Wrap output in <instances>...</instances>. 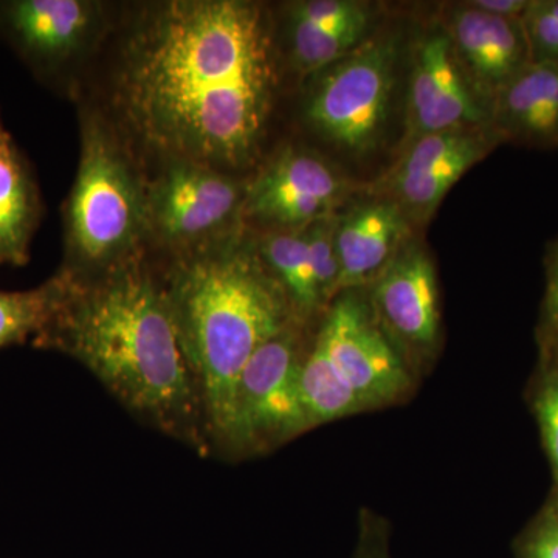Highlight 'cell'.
I'll return each instance as SVG.
<instances>
[{
    "label": "cell",
    "instance_id": "277c9868",
    "mask_svg": "<svg viewBox=\"0 0 558 558\" xmlns=\"http://www.w3.org/2000/svg\"><path fill=\"white\" fill-rule=\"evenodd\" d=\"M70 277H97L142 256L148 236L146 185L116 132L97 116L81 126L78 172L64 208Z\"/></svg>",
    "mask_w": 558,
    "mask_h": 558
},
{
    "label": "cell",
    "instance_id": "8992f818",
    "mask_svg": "<svg viewBox=\"0 0 558 558\" xmlns=\"http://www.w3.org/2000/svg\"><path fill=\"white\" fill-rule=\"evenodd\" d=\"M396 57L395 40H363L322 70L306 101L311 126L349 153L376 149L387 126Z\"/></svg>",
    "mask_w": 558,
    "mask_h": 558
},
{
    "label": "cell",
    "instance_id": "d6986e66",
    "mask_svg": "<svg viewBox=\"0 0 558 558\" xmlns=\"http://www.w3.org/2000/svg\"><path fill=\"white\" fill-rule=\"evenodd\" d=\"M300 389L311 432L330 422L365 413L357 396L333 368L318 340L317 329L301 368Z\"/></svg>",
    "mask_w": 558,
    "mask_h": 558
},
{
    "label": "cell",
    "instance_id": "f546056e",
    "mask_svg": "<svg viewBox=\"0 0 558 558\" xmlns=\"http://www.w3.org/2000/svg\"><path fill=\"white\" fill-rule=\"evenodd\" d=\"M538 359L553 360L558 363V333L548 343L538 348Z\"/></svg>",
    "mask_w": 558,
    "mask_h": 558
},
{
    "label": "cell",
    "instance_id": "cb8c5ba5",
    "mask_svg": "<svg viewBox=\"0 0 558 558\" xmlns=\"http://www.w3.org/2000/svg\"><path fill=\"white\" fill-rule=\"evenodd\" d=\"M513 558H558V502L548 494L512 542Z\"/></svg>",
    "mask_w": 558,
    "mask_h": 558
},
{
    "label": "cell",
    "instance_id": "484cf974",
    "mask_svg": "<svg viewBox=\"0 0 558 558\" xmlns=\"http://www.w3.org/2000/svg\"><path fill=\"white\" fill-rule=\"evenodd\" d=\"M292 20L318 27H368L369 7L354 0H307L293 7Z\"/></svg>",
    "mask_w": 558,
    "mask_h": 558
},
{
    "label": "cell",
    "instance_id": "3957f363",
    "mask_svg": "<svg viewBox=\"0 0 558 558\" xmlns=\"http://www.w3.org/2000/svg\"><path fill=\"white\" fill-rule=\"evenodd\" d=\"M167 288L199 380L211 453L226 457L242 371L299 315L256 245L244 244L236 233L182 253Z\"/></svg>",
    "mask_w": 558,
    "mask_h": 558
},
{
    "label": "cell",
    "instance_id": "5b68a950",
    "mask_svg": "<svg viewBox=\"0 0 558 558\" xmlns=\"http://www.w3.org/2000/svg\"><path fill=\"white\" fill-rule=\"evenodd\" d=\"M315 329L310 323L293 322L248 360L234 392L226 457H260L311 432L300 377Z\"/></svg>",
    "mask_w": 558,
    "mask_h": 558
},
{
    "label": "cell",
    "instance_id": "7a4b0ae2",
    "mask_svg": "<svg viewBox=\"0 0 558 558\" xmlns=\"http://www.w3.org/2000/svg\"><path fill=\"white\" fill-rule=\"evenodd\" d=\"M32 344L76 360L132 416L211 454L199 380L167 281L142 256L97 277H70L60 310Z\"/></svg>",
    "mask_w": 558,
    "mask_h": 558
},
{
    "label": "cell",
    "instance_id": "30bf717a",
    "mask_svg": "<svg viewBox=\"0 0 558 558\" xmlns=\"http://www.w3.org/2000/svg\"><path fill=\"white\" fill-rule=\"evenodd\" d=\"M501 142L505 138L494 124L416 140L385 180L388 199L398 204L409 220L427 219L459 179Z\"/></svg>",
    "mask_w": 558,
    "mask_h": 558
},
{
    "label": "cell",
    "instance_id": "44dd1931",
    "mask_svg": "<svg viewBox=\"0 0 558 558\" xmlns=\"http://www.w3.org/2000/svg\"><path fill=\"white\" fill-rule=\"evenodd\" d=\"M363 25L355 27H318L307 22L292 20L290 46L292 58L300 69L306 72L325 70L337 61L343 60L352 50L357 49L366 35Z\"/></svg>",
    "mask_w": 558,
    "mask_h": 558
},
{
    "label": "cell",
    "instance_id": "9a60e30c",
    "mask_svg": "<svg viewBox=\"0 0 558 558\" xmlns=\"http://www.w3.org/2000/svg\"><path fill=\"white\" fill-rule=\"evenodd\" d=\"M407 242L409 218L398 204L385 197L359 205L337 219L339 293L368 289Z\"/></svg>",
    "mask_w": 558,
    "mask_h": 558
},
{
    "label": "cell",
    "instance_id": "52a82bcc",
    "mask_svg": "<svg viewBox=\"0 0 558 558\" xmlns=\"http://www.w3.org/2000/svg\"><path fill=\"white\" fill-rule=\"evenodd\" d=\"M317 337L365 413L405 405L416 395L421 384L374 318L365 289L340 292L319 319Z\"/></svg>",
    "mask_w": 558,
    "mask_h": 558
},
{
    "label": "cell",
    "instance_id": "e0dca14e",
    "mask_svg": "<svg viewBox=\"0 0 558 558\" xmlns=\"http://www.w3.org/2000/svg\"><path fill=\"white\" fill-rule=\"evenodd\" d=\"M43 202L31 163L10 137L0 142V266L31 259Z\"/></svg>",
    "mask_w": 558,
    "mask_h": 558
},
{
    "label": "cell",
    "instance_id": "2e32d148",
    "mask_svg": "<svg viewBox=\"0 0 558 558\" xmlns=\"http://www.w3.org/2000/svg\"><path fill=\"white\" fill-rule=\"evenodd\" d=\"M490 112L505 140L558 145V62H531L498 92Z\"/></svg>",
    "mask_w": 558,
    "mask_h": 558
},
{
    "label": "cell",
    "instance_id": "6da1fadb",
    "mask_svg": "<svg viewBox=\"0 0 558 558\" xmlns=\"http://www.w3.org/2000/svg\"><path fill=\"white\" fill-rule=\"evenodd\" d=\"M275 87L266 17L240 0H174L140 21L121 53L117 102L167 160L219 170L252 161Z\"/></svg>",
    "mask_w": 558,
    "mask_h": 558
},
{
    "label": "cell",
    "instance_id": "ac0fdd59",
    "mask_svg": "<svg viewBox=\"0 0 558 558\" xmlns=\"http://www.w3.org/2000/svg\"><path fill=\"white\" fill-rule=\"evenodd\" d=\"M256 248L301 322L310 325L318 323L325 310L315 289L306 229L267 234Z\"/></svg>",
    "mask_w": 558,
    "mask_h": 558
},
{
    "label": "cell",
    "instance_id": "ba28073f",
    "mask_svg": "<svg viewBox=\"0 0 558 558\" xmlns=\"http://www.w3.org/2000/svg\"><path fill=\"white\" fill-rule=\"evenodd\" d=\"M245 191L222 171L189 160H168L146 185L148 234L190 252L234 233Z\"/></svg>",
    "mask_w": 558,
    "mask_h": 558
},
{
    "label": "cell",
    "instance_id": "ffe728a7",
    "mask_svg": "<svg viewBox=\"0 0 558 558\" xmlns=\"http://www.w3.org/2000/svg\"><path fill=\"white\" fill-rule=\"evenodd\" d=\"M70 275L60 270L38 288L0 290V349L38 339L68 295Z\"/></svg>",
    "mask_w": 558,
    "mask_h": 558
},
{
    "label": "cell",
    "instance_id": "7402d4cb",
    "mask_svg": "<svg viewBox=\"0 0 558 558\" xmlns=\"http://www.w3.org/2000/svg\"><path fill=\"white\" fill-rule=\"evenodd\" d=\"M526 402L537 424L542 447L553 476L549 494L558 502V363L538 359L527 381Z\"/></svg>",
    "mask_w": 558,
    "mask_h": 558
},
{
    "label": "cell",
    "instance_id": "5bb4252c",
    "mask_svg": "<svg viewBox=\"0 0 558 558\" xmlns=\"http://www.w3.org/2000/svg\"><path fill=\"white\" fill-rule=\"evenodd\" d=\"M447 35L459 68L490 109L498 92L532 62L523 20L492 16L469 3L453 11Z\"/></svg>",
    "mask_w": 558,
    "mask_h": 558
},
{
    "label": "cell",
    "instance_id": "4fadbf2b",
    "mask_svg": "<svg viewBox=\"0 0 558 558\" xmlns=\"http://www.w3.org/2000/svg\"><path fill=\"white\" fill-rule=\"evenodd\" d=\"M492 124L490 108L473 97L449 35L433 33L418 44L407 102L405 146L425 135Z\"/></svg>",
    "mask_w": 558,
    "mask_h": 558
},
{
    "label": "cell",
    "instance_id": "83f0119b",
    "mask_svg": "<svg viewBox=\"0 0 558 558\" xmlns=\"http://www.w3.org/2000/svg\"><path fill=\"white\" fill-rule=\"evenodd\" d=\"M546 286L537 326L538 348L558 333V240L549 245L545 258Z\"/></svg>",
    "mask_w": 558,
    "mask_h": 558
},
{
    "label": "cell",
    "instance_id": "7c38bea8",
    "mask_svg": "<svg viewBox=\"0 0 558 558\" xmlns=\"http://www.w3.org/2000/svg\"><path fill=\"white\" fill-rule=\"evenodd\" d=\"M344 194L343 179L307 150L288 148L245 190L242 211L281 229L304 230L332 216Z\"/></svg>",
    "mask_w": 558,
    "mask_h": 558
},
{
    "label": "cell",
    "instance_id": "d4e9b609",
    "mask_svg": "<svg viewBox=\"0 0 558 558\" xmlns=\"http://www.w3.org/2000/svg\"><path fill=\"white\" fill-rule=\"evenodd\" d=\"M523 25L532 62H558V0H532Z\"/></svg>",
    "mask_w": 558,
    "mask_h": 558
},
{
    "label": "cell",
    "instance_id": "8fae6325",
    "mask_svg": "<svg viewBox=\"0 0 558 558\" xmlns=\"http://www.w3.org/2000/svg\"><path fill=\"white\" fill-rule=\"evenodd\" d=\"M100 11L84 0H9L0 2V36L39 78L57 80L97 35Z\"/></svg>",
    "mask_w": 558,
    "mask_h": 558
},
{
    "label": "cell",
    "instance_id": "f1b7e54d",
    "mask_svg": "<svg viewBox=\"0 0 558 558\" xmlns=\"http://www.w3.org/2000/svg\"><path fill=\"white\" fill-rule=\"evenodd\" d=\"M470 5L484 11V13L492 14V16L505 17V20H523L524 14L531 9L532 0H480V2H472Z\"/></svg>",
    "mask_w": 558,
    "mask_h": 558
},
{
    "label": "cell",
    "instance_id": "4316f807",
    "mask_svg": "<svg viewBox=\"0 0 558 558\" xmlns=\"http://www.w3.org/2000/svg\"><path fill=\"white\" fill-rule=\"evenodd\" d=\"M391 538L392 531L388 519L374 509L362 508L351 558H395Z\"/></svg>",
    "mask_w": 558,
    "mask_h": 558
},
{
    "label": "cell",
    "instance_id": "603a6c76",
    "mask_svg": "<svg viewBox=\"0 0 558 558\" xmlns=\"http://www.w3.org/2000/svg\"><path fill=\"white\" fill-rule=\"evenodd\" d=\"M337 219H319L306 229L315 289L323 310L339 295L340 266L336 248Z\"/></svg>",
    "mask_w": 558,
    "mask_h": 558
},
{
    "label": "cell",
    "instance_id": "4dcf8cb0",
    "mask_svg": "<svg viewBox=\"0 0 558 558\" xmlns=\"http://www.w3.org/2000/svg\"><path fill=\"white\" fill-rule=\"evenodd\" d=\"M9 137H10V135L7 134L5 130H3V128H2V124H0V142H2V140H7Z\"/></svg>",
    "mask_w": 558,
    "mask_h": 558
},
{
    "label": "cell",
    "instance_id": "9c48e42d",
    "mask_svg": "<svg viewBox=\"0 0 558 558\" xmlns=\"http://www.w3.org/2000/svg\"><path fill=\"white\" fill-rule=\"evenodd\" d=\"M366 290L374 318L418 384L442 347L438 274L421 244L407 242Z\"/></svg>",
    "mask_w": 558,
    "mask_h": 558
}]
</instances>
